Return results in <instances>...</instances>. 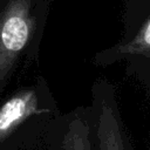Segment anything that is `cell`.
Segmentation results:
<instances>
[{"label": "cell", "instance_id": "7a4b0ae2", "mask_svg": "<svg viewBox=\"0 0 150 150\" xmlns=\"http://www.w3.org/2000/svg\"><path fill=\"white\" fill-rule=\"evenodd\" d=\"M48 0H0V97L39 60Z\"/></svg>", "mask_w": 150, "mask_h": 150}, {"label": "cell", "instance_id": "3957f363", "mask_svg": "<svg viewBox=\"0 0 150 150\" xmlns=\"http://www.w3.org/2000/svg\"><path fill=\"white\" fill-rule=\"evenodd\" d=\"M91 109L98 150H134L117 104L114 84L97 79L91 86Z\"/></svg>", "mask_w": 150, "mask_h": 150}, {"label": "cell", "instance_id": "277c9868", "mask_svg": "<svg viewBox=\"0 0 150 150\" xmlns=\"http://www.w3.org/2000/svg\"><path fill=\"white\" fill-rule=\"evenodd\" d=\"M118 61L127 62V74L132 75L145 86L150 87V15H146L132 30L123 35L114 46L97 52L93 63L107 67Z\"/></svg>", "mask_w": 150, "mask_h": 150}, {"label": "cell", "instance_id": "5b68a950", "mask_svg": "<svg viewBox=\"0 0 150 150\" xmlns=\"http://www.w3.org/2000/svg\"><path fill=\"white\" fill-rule=\"evenodd\" d=\"M45 150H98L91 105L60 112L47 130Z\"/></svg>", "mask_w": 150, "mask_h": 150}, {"label": "cell", "instance_id": "6da1fadb", "mask_svg": "<svg viewBox=\"0 0 150 150\" xmlns=\"http://www.w3.org/2000/svg\"><path fill=\"white\" fill-rule=\"evenodd\" d=\"M43 76L0 97V150H45L52 121L60 114Z\"/></svg>", "mask_w": 150, "mask_h": 150}]
</instances>
